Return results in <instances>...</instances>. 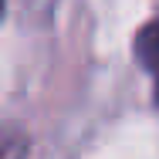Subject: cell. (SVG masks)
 I'll list each match as a JSON object with an SVG mask.
<instances>
[{
	"instance_id": "6da1fadb",
	"label": "cell",
	"mask_w": 159,
	"mask_h": 159,
	"mask_svg": "<svg viewBox=\"0 0 159 159\" xmlns=\"http://www.w3.org/2000/svg\"><path fill=\"white\" fill-rule=\"evenodd\" d=\"M135 54L139 61L146 64V71L156 78V88H159V20L156 24H146L139 37H135Z\"/></svg>"
}]
</instances>
